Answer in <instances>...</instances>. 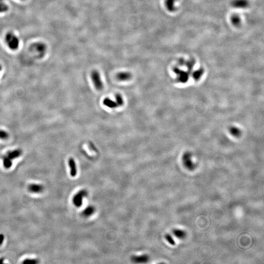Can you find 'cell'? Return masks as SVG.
I'll return each instance as SVG.
<instances>
[{
	"instance_id": "cell-17",
	"label": "cell",
	"mask_w": 264,
	"mask_h": 264,
	"mask_svg": "<svg viewBox=\"0 0 264 264\" xmlns=\"http://www.w3.org/2000/svg\"><path fill=\"white\" fill-rule=\"evenodd\" d=\"M4 239H5V236L3 234H0V245H2V244L3 243Z\"/></svg>"
},
{
	"instance_id": "cell-2",
	"label": "cell",
	"mask_w": 264,
	"mask_h": 264,
	"mask_svg": "<svg viewBox=\"0 0 264 264\" xmlns=\"http://www.w3.org/2000/svg\"><path fill=\"white\" fill-rule=\"evenodd\" d=\"M91 76L95 89L98 91L102 90L103 88V85L99 73L97 71L94 70L91 72Z\"/></svg>"
},
{
	"instance_id": "cell-14",
	"label": "cell",
	"mask_w": 264,
	"mask_h": 264,
	"mask_svg": "<svg viewBox=\"0 0 264 264\" xmlns=\"http://www.w3.org/2000/svg\"><path fill=\"white\" fill-rule=\"evenodd\" d=\"M39 262V260L37 259H27L25 260L22 263L24 264H37Z\"/></svg>"
},
{
	"instance_id": "cell-7",
	"label": "cell",
	"mask_w": 264,
	"mask_h": 264,
	"mask_svg": "<svg viewBox=\"0 0 264 264\" xmlns=\"http://www.w3.org/2000/svg\"><path fill=\"white\" fill-rule=\"evenodd\" d=\"M103 103L105 106L108 107L109 108H117V107H119V105L117 104L116 101H114L109 98H105L103 101Z\"/></svg>"
},
{
	"instance_id": "cell-4",
	"label": "cell",
	"mask_w": 264,
	"mask_h": 264,
	"mask_svg": "<svg viewBox=\"0 0 264 264\" xmlns=\"http://www.w3.org/2000/svg\"><path fill=\"white\" fill-rule=\"evenodd\" d=\"M27 189L31 193H40L42 192L44 190V186L38 184H31L29 185Z\"/></svg>"
},
{
	"instance_id": "cell-18",
	"label": "cell",
	"mask_w": 264,
	"mask_h": 264,
	"mask_svg": "<svg viewBox=\"0 0 264 264\" xmlns=\"http://www.w3.org/2000/svg\"><path fill=\"white\" fill-rule=\"evenodd\" d=\"M6 137H7V134L5 133V132H0V137H2V138H5Z\"/></svg>"
},
{
	"instance_id": "cell-10",
	"label": "cell",
	"mask_w": 264,
	"mask_h": 264,
	"mask_svg": "<svg viewBox=\"0 0 264 264\" xmlns=\"http://www.w3.org/2000/svg\"><path fill=\"white\" fill-rule=\"evenodd\" d=\"M21 154V151L20 150H15L9 153V154H7V157L11 160V159H14L16 157H18L20 156Z\"/></svg>"
},
{
	"instance_id": "cell-1",
	"label": "cell",
	"mask_w": 264,
	"mask_h": 264,
	"mask_svg": "<svg viewBox=\"0 0 264 264\" xmlns=\"http://www.w3.org/2000/svg\"><path fill=\"white\" fill-rule=\"evenodd\" d=\"M5 42L7 46L11 50H16L18 49L20 41L18 38L11 32H9L5 36Z\"/></svg>"
},
{
	"instance_id": "cell-16",
	"label": "cell",
	"mask_w": 264,
	"mask_h": 264,
	"mask_svg": "<svg viewBox=\"0 0 264 264\" xmlns=\"http://www.w3.org/2000/svg\"><path fill=\"white\" fill-rule=\"evenodd\" d=\"M239 18L237 16H233V19H232V22H233V23H235L236 24H238L239 23Z\"/></svg>"
},
{
	"instance_id": "cell-15",
	"label": "cell",
	"mask_w": 264,
	"mask_h": 264,
	"mask_svg": "<svg viewBox=\"0 0 264 264\" xmlns=\"http://www.w3.org/2000/svg\"><path fill=\"white\" fill-rule=\"evenodd\" d=\"M165 239L167 240L168 242H169V244H171V245H175L176 244V243L173 239V238L171 237V236L169 234H166L165 236Z\"/></svg>"
},
{
	"instance_id": "cell-12",
	"label": "cell",
	"mask_w": 264,
	"mask_h": 264,
	"mask_svg": "<svg viewBox=\"0 0 264 264\" xmlns=\"http://www.w3.org/2000/svg\"><path fill=\"white\" fill-rule=\"evenodd\" d=\"M3 165H4V167L7 169L10 168L12 166L11 160L10 159H9L8 157H4L3 158Z\"/></svg>"
},
{
	"instance_id": "cell-9",
	"label": "cell",
	"mask_w": 264,
	"mask_h": 264,
	"mask_svg": "<svg viewBox=\"0 0 264 264\" xmlns=\"http://www.w3.org/2000/svg\"><path fill=\"white\" fill-rule=\"evenodd\" d=\"M248 4L245 0H235L232 3V5L236 8H245Z\"/></svg>"
},
{
	"instance_id": "cell-6",
	"label": "cell",
	"mask_w": 264,
	"mask_h": 264,
	"mask_svg": "<svg viewBox=\"0 0 264 264\" xmlns=\"http://www.w3.org/2000/svg\"><path fill=\"white\" fill-rule=\"evenodd\" d=\"M69 164L71 169V175L73 177H75L77 174V168L76 163L73 158H70L69 160Z\"/></svg>"
},
{
	"instance_id": "cell-13",
	"label": "cell",
	"mask_w": 264,
	"mask_h": 264,
	"mask_svg": "<svg viewBox=\"0 0 264 264\" xmlns=\"http://www.w3.org/2000/svg\"><path fill=\"white\" fill-rule=\"evenodd\" d=\"M115 99L116 102L119 105V107L121 106L124 104V100L122 96L119 94H117L115 95Z\"/></svg>"
},
{
	"instance_id": "cell-20",
	"label": "cell",
	"mask_w": 264,
	"mask_h": 264,
	"mask_svg": "<svg viewBox=\"0 0 264 264\" xmlns=\"http://www.w3.org/2000/svg\"><path fill=\"white\" fill-rule=\"evenodd\" d=\"M4 260H5V259H4L3 258H0V264H3V263Z\"/></svg>"
},
{
	"instance_id": "cell-5",
	"label": "cell",
	"mask_w": 264,
	"mask_h": 264,
	"mask_svg": "<svg viewBox=\"0 0 264 264\" xmlns=\"http://www.w3.org/2000/svg\"><path fill=\"white\" fill-rule=\"evenodd\" d=\"M117 79L120 81H125L130 79L132 77V75L129 72H120L117 73L116 76Z\"/></svg>"
},
{
	"instance_id": "cell-8",
	"label": "cell",
	"mask_w": 264,
	"mask_h": 264,
	"mask_svg": "<svg viewBox=\"0 0 264 264\" xmlns=\"http://www.w3.org/2000/svg\"><path fill=\"white\" fill-rule=\"evenodd\" d=\"M84 192L81 191L79 192V193H77L75 197L73 198V203L75 205V206L77 207H81L82 205V196L84 195Z\"/></svg>"
},
{
	"instance_id": "cell-11",
	"label": "cell",
	"mask_w": 264,
	"mask_h": 264,
	"mask_svg": "<svg viewBox=\"0 0 264 264\" xmlns=\"http://www.w3.org/2000/svg\"><path fill=\"white\" fill-rule=\"evenodd\" d=\"M9 9V7L3 0H0V13L7 12Z\"/></svg>"
},
{
	"instance_id": "cell-19",
	"label": "cell",
	"mask_w": 264,
	"mask_h": 264,
	"mask_svg": "<svg viewBox=\"0 0 264 264\" xmlns=\"http://www.w3.org/2000/svg\"><path fill=\"white\" fill-rule=\"evenodd\" d=\"M92 211V210H91V209H89L88 210V209H87V210H86V213L87 214H89H89H90L91 213V212H90V211Z\"/></svg>"
},
{
	"instance_id": "cell-3",
	"label": "cell",
	"mask_w": 264,
	"mask_h": 264,
	"mask_svg": "<svg viewBox=\"0 0 264 264\" xmlns=\"http://www.w3.org/2000/svg\"><path fill=\"white\" fill-rule=\"evenodd\" d=\"M31 49L42 56L46 53L47 48L46 45L42 43H36L31 46Z\"/></svg>"
}]
</instances>
